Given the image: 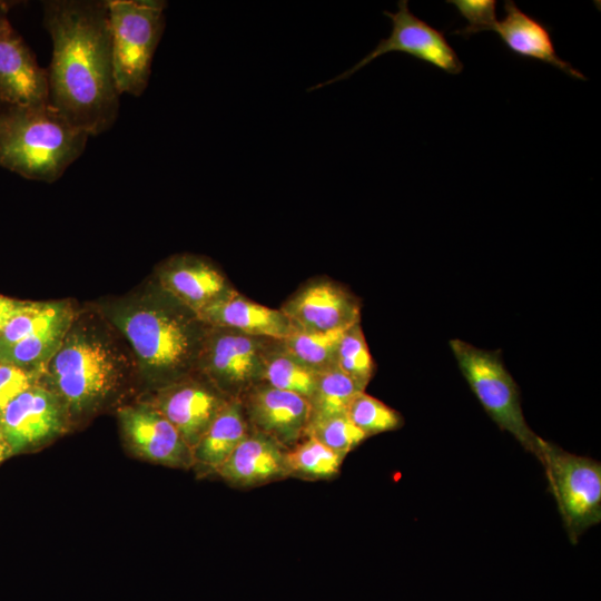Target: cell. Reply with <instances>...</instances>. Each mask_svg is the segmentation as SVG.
<instances>
[{"mask_svg":"<svg viewBox=\"0 0 601 601\" xmlns=\"http://www.w3.org/2000/svg\"><path fill=\"white\" fill-rule=\"evenodd\" d=\"M42 8L52 41L49 105L73 127L98 136L114 126L120 107L107 0H48Z\"/></svg>","mask_w":601,"mask_h":601,"instance_id":"6da1fadb","label":"cell"},{"mask_svg":"<svg viewBox=\"0 0 601 601\" xmlns=\"http://www.w3.org/2000/svg\"><path fill=\"white\" fill-rule=\"evenodd\" d=\"M147 374L175 383L197 371L208 325L158 286L111 315Z\"/></svg>","mask_w":601,"mask_h":601,"instance_id":"7a4b0ae2","label":"cell"},{"mask_svg":"<svg viewBox=\"0 0 601 601\" xmlns=\"http://www.w3.org/2000/svg\"><path fill=\"white\" fill-rule=\"evenodd\" d=\"M89 135L49 104L0 100V167L23 178L53 183L85 151Z\"/></svg>","mask_w":601,"mask_h":601,"instance_id":"3957f363","label":"cell"},{"mask_svg":"<svg viewBox=\"0 0 601 601\" xmlns=\"http://www.w3.org/2000/svg\"><path fill=\"white\" fill-rule=\"evenodd\" d=\"M122 361L111 343L93 327L71 323L48 374L61 398L83 410L105 398L120 377Z\"/></svg>","mask_w":601,"mask_h":601,"instance_id":"277c9868","label":"cell"},{"mask_svg":"<svg viewBox=\"0 0 601 601\" xmlns=\"http://www.w3.org/2000/svg\"><path fill=\"white\" fill-rule=\"evenodd\" d=\"M115 81L119 95L139 97L149 83L166 26L167 2L107 0Z\"/></svg>","mask_w":601,"mask_h":601,"instance_id":"5b68a950","label":"cell"},{"mask_svg":"<svg viewBox=\"0 0 601 601\" xmlns=\"http://www.w3.org/2000/svg\"><path fill=\"white\" fill-rule=\"evenodd\" d=\"M450 346L462 375L489 416L540 462L542 437L528 425L518 385L499 352L481 349L461 339H452Z\"/></svg>","mask_w":601,"mask_h":601,"instance_id":"8992f818","label":"cell"},{"mask_svg":"<svg viewBox=\"0 0 601 601\" xmlns=\"http://www.w3.org/2000/svg\"><path fill=\"white\" fill-rule=\"evenodd\" d=\"M570 541L601 521V463L542 439L540 460Z\"/></svg>","mask_w":601,"mask_h":601,"instance_id":"52a82bcc","label":"cell"},{"mask_svg":"<svg viewBox=\"0 0 601 601\" xmlns=\"http://www.w3.org/2000/svg\"><path fill=\"white\" fill-rule=\"evenodd\" d=\"M273 339L208 326L197 371L230 400L264 383L265 356Z\"/></svg>","mask_w":601,"mask_h":601,"instance_id":"ba28073f","label":"cell"},{"mask_svg":"<svg viewBox=\"0 0 601 601\" xmlns=\"http://www.w3.org/2000/svg\"><path fill=\"white\" fill-rule=\"evenodd\" d=\"M383 13L392 22L391 35L380 40L371 52L348 70L325 82L311 87L308 91L347 79L357 70L388 52L410 55L450 75L462 72L464 66L443 32L414 16L406 0L397 2L395 12L385 10Z\"/></svg>","mask_w":601,"mask_h":601,"instance_id":"9c48e42d","label":"cell"},{"mask_svg":"<svg viewBox=\"0 0 601 601\" xmlns=\"http://www.w3.org/2000/svg\"><path fill=\"white\" fill-rule=\"evenodd\" d=\"M280 309L300 332L343 331L361 321L359 299L328 278L306 283Z\"/></svg>","mask_w":601,"mask_h":601,"instance_id":"30bf717a","label":"cell"},{"mask_svg":"<svg viewBox=\"0 0 601 601\" xmlns=\"http://www.w3.org/2000/svg\"><path fill=\"white\" fill-rule=\"evenodd\" d=\"M239 401L250 430L269 437L285 450L305 437L311 410L304 397L264 382Z\"/></svg>","mask_w":601,"mask_h":601,"instance_id":"8fae6325","label":"cell"},{"mask_svg":"<svg viewBox=\"0 0 601 601\" xmlns=\"http://www.w3.org/2000/svg\"><path fill=\"white\" fill-rule=\"evenodd\" d=\"M0 100L26 106L49 104L47 68L39 66L8 14L0 21Z\"/></svg>","mask_w":601,"mask_h":601,"instance_id":"7c38bea8","label":"cell"},{"mask_svg":"<svg viewBox=\"0 0 601 601\" xmlns=\"http://www.w3.org/2000/svg\"><path fill=\"white\" fill-rule=\"evenodd\" d=\"M157 275L158 286L196 314L235 289L211 262L190 254L170 257Z\"/></svg>","mask_w":601,"mask_h":601,"instance_id":"4fadbf2b","label":"cell"},{"mask_svg":"<svg viewBox=\"0 0 601 601\" xmlns=\"http://www.w3.org/2000/svg\"><path fill=\"white\" fill-rule=\"evenodd\" d=\"M171 383L157 408L175 426L191 452L211 422L230 400L208 383Z\"/></svg>","mask_w":601,"mask_h":601,"instance_id":"5bb4252c","label":"cell"},{"mask_svg":"<svg viewBox=\"0 0 601 601\" xmlns=\"http://www.w3.org/2000/svg\"><path fill=\"white\" fill-rule=\"evenodd\" d=\"M119 416L129 443L144 457L176 467L194 462L190 447L156 406L126 407Z\"/></svg>","mask_w":601,"mask_h":601,"instance_id":"9a60e30c","label":"cell"},{"mask_svg":"<svg viewBox=\"0 0 601 601\" xmlns=\"http://www.w3.org/2000/svg\"><path fill=\"white\" fill-rule=\"evenodd\" d=\"M3 435L11 453L56 434L62 425V412L56 394L30 386L0 413Z\"/></svg>","mask_w":601,"mask_h":601,"instance_id":"2e32d148","label":"cell"},{"mask_svg":"<svg viewBox=\"0 0 601 601\" xmlns=\"http://www.w3.org/2000/svg\"><path fill=\"white\" fill-rule=\"evenodd\" d=\"M197 316L206 325L238 331L248 335L283 341L293 327L282 312L255 303L236 289L215 300Z\"/></svg>","mask_w":601,"mask_h":601,"instance_id":"e0dca14e","label":"cell"},{"mask_svg":"<svg viewBox=\"0 0 601 601\" xmlns=\"http://www.w3.org/2000/svg\"><path fill=\"white\" fill-rule=\"evenodd\" d=\"M504 12L494 32L512 53L549 63L571 78L587 80L582 72L558 56L551 32L541 21L523 12L511 0L504 1Z\"/></svg>","mask_w":601,"mask_h":601,"instance_id":"ac0fdd59","label":"cell"},{"mask_svg":"<svg viewBox=\"0 0 601 601\" xmlns=\"http://www.w3.org/2000/svg\"><path fill=\"white\" fill-rule=\"evenodd\" d=\"M229 484L249 487L288 476L286 450L255 431L237 445L218 470Z\"/></svg>","mask_w":601,"mask_h":601,"instance_id":"d6986e66","label":"cell"},{"mask_svg":"<svg viewBox=\"0 0 601 601\" xmlns=\"http://www.w3.org/2000/svg\"><path fill=\"white\" fill-rule=\"evenodd\" d=\"M249 432L242 402L229 400L193 449V461L218 472Z\"/></svg>","mask_w":601,"mask_h":601,"instance_id":"ffe728a7","label":"cell"},{"mask_svg":"<svg viewBox=\"0 0 601 601\" xmlns=\"http://www.w3.org/2000/svg\"><path fill=\"white\" fill-rule=\"evenodd\" d=\"M73 321L69 309L53 322L36 329L21 341L0 349V363L19 367L49 362Z\"/></svg>","mask_w":601,"mask_h":601,"instance_id":"44dd1931","label":"cell"},{"mask_svg":"<svg viewBox=\"0 0 601 601\" xmlns=\"http://www.w3.org/2000/svg\"><path fill=\"white\" fill-rule=\"evenodd\" d=\"M316 380L317 372L294 357L282 341L270 342L265 356V383L308 401L315 390Z\"/></svg>","mask_w":601,"mask_h":601,"instance_id":"7402d4cb","label":"cell"},{"mask_svg":"<svg viewBox=\"0 0 601 601\" xmlns=\"http://www.w3.org/2000/svg\"><path fill=\"white\" fill-rule=\"evenodd\" d=\"M361 392L364 390L336 365L318 372L308 400L309 422L346 414L349 403Z\"/></svg>","mask_w":601,"mask_h":601,"instance_id":"603a6c76","label":"cell"},{"mask_svg":"<svg viewBox=\"0 0 601 601\" xmlns=\"http://www.w3.org/2000/svg\"><path fill=\"white\" fill-rule=\"evenodd\" d=\"M344 459L311 436L303 437L286 450L288 475L306 480H325L335 476Z\"/></svg>","mask_w":601,"mask_h":601,"instance_id":"cb8c5ba5","label":"cell"},{"mask_svg":"<svg viewBox=\"0 0 601 601\" xmlns=\"http://www.w3.org/2000/svg\"><path fill=\"white\" fill-rule=\"evenodd\" d=\"M345 331H292L282 343L300 363L318 373L336 365L338 343Z\"/></svg>","mask_w":601,"mask_h":601,"instance_id":"d4e9b609","label":"cell"},{"mask_svg":"<svg viewBox=\"0 0 601 601\" xmlns=\"http://www.w3.org/2000/svg\"><path fill=\"white\" fill-rule=\"evenodd\" d=\"M71 309L63 302H20L0 335V349L30 335Z\"/></svg>","mask_w":601,"mask_h":601,"instance_id":"484cf974","label":"cell"},{"mask_svg":"<svg viewBox=\"0 0 601 601\" xmlns=\"http://www.w3.org/2000/svg\"><path fill=\"white\" fill-rule=\"evenodd\" d=\"M336 366L363 390L373 377L374 362L361 323L343 333L336 352Z\"/></svg>","mask_w":601,"mask_h":601,"instance_id":"4316f807","label":"cell"},{"mask_svg":"<svg viewBox=\"0 0 601 601\" xmlns=\"http://www.w3.org/2000/svg\"><path fill=\"white\" fill-rule=\"evenodd\" d=\"M346 415L367 437L402 427V415L380 400L358 393L349 403Z\"/></svg>","mask_w":601,"mask_h":601,"instance_id":"83f0119b","label":"cell"},{"mask_svg":"<svg viewBox=\"0 0 601 601\" xmlns=\"http://www.w3.org/2000/svg\"><path fill=\"white\" fill-rule=\"evenodd\" d=\"M305 436L317 440L344 457L367 439L346 414L309 422Z\"/></svg>","mask_w":601,"mask_h":601,"instance_id":"f1b7e54d","label":"cell"},{"mask_svg":"<svg viewBox=\"0 0 601 601\" xmlns=\"http://www.w3.org/2000/svg\"><path fill=\"white\" fill-rule=\"evenodd\" d=\"M446 2L453 4L466 21L464 28L455 30L452 35L469 39L482 31H494L497 22L495 0H447Z\"/></svg>","mask_w":601,"mask_h":601,"instance_id":"f546056e","label":"cell"},{"mask_svg":"<svg viewBox=\"0 0 601 601\" xmlns=\"http://www.w3.org/2000/svg\"><path fill=\"white\" fill-rule=\"evenodd\" d=\"M31 386V375L22 367L0 363V413L20 393Z\"/></svg>","mask_w":601,"mask_h":601,"instance_id":"4dcf8cb0","label":"cell"},{"mask_svg":"<svg viewBox=\"0 0 601 601\" xmlns=\"http://www.w3.org/2000/svg\"><path fill=\"white\" fill-rule=\"evenodd\" d=\"M20 300L0 295V335L6 324L18 308Z\"/></svg>","mask_w":601,"mask_h":601,"instance_id":"1f68e13d","label":"cell"},{"mask_svg":"<svg viewBox=\"0 0 601 601\" xmlns=\"http://www.w3.org/2000/svg\"><path fill=\"white\" fill-rule=\"evenodd\" d=\"M11 453L10 446L3 435L0 423V462L4 460Z\"/></svg>","mask_w":601,"mask_h":601,"instance_id":"d6a6232c","label":"cell"},{"mask_svg":"<svg viewBox=\"0 0 601 601\" xmlns=\"http://www.w3.org/2000/svg\"><path fill=\"white\" fill-rule=\"evenodd\" d=\"M14 3L16 2L12 1L0 0V21L4 16L9 13L10 9L12 8V6H14Z\"/></svg>","mask_w":601,"mask_h":601,"instance_id":"836d02e7","label":"cell"}]
</instances>
